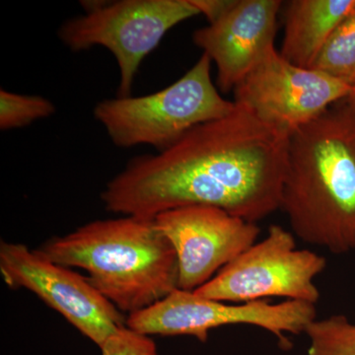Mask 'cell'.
<instances>
[{
	"instance_id": "1",
	"label": "cell",
	"mask_w": 355,
	"mask_h": 355,
	"mask_svg": "<svg viewBox=\"0 0 355 355\" xmlns=\"http://www.w3.org/2000/svg\"><path fill=\"white\" fill-rule=\"evenodd\" d=\"M235 103V102H234ZM288 137L236 104L157 154L132 159L102 191L112 214L154 219L178 207H218L247 221L279 209Z\"/></svg>"
},
{
	"instance_id": "2",
	"label": "cell",
	"mask_w": 355,
	"mask_h": 355,
	"mask_svg": "<svg viewBox=\"0 0 355 355\" xmlns=\"http://www.w3.org/2000/svg\"><path fill=\"white\" fill-rule=\"evenodd\" d=\"M279 209L307 244L355 251V114L343 102L289 137Z\"/></svg>"
},
{
	"instance_id": "3",
	"label": "cell",
	"mask_w": 355,
	"mask_h": 355,
	"mask_svg": "<svg viewBox=\"0 0 355 355\" xmlns=\"http://www.w3.org/2000/svg\"><path fill=\"white\" fill-rule=\"evenodd\" d=\"M35 251L58 265L85 270L91 284L128 316L179 289L176 252L154 219L91 221Z\"/></svg>"
},
{
	"instance_id": "4",
	"label": "cell",
	"mask_w": 355,
	"mask_h": 355,
	"mask_svg": "<svg viewBox=\"0 0 355 355\" xmlns=\"http://www.w3.org/2000/svg\"><path fill=\"white\" fill-rule=\"evenodd\" d=\"M211 64L202 53L179 80L158 92L103 100L95 107V119L116 146L165 150L193 128L235 108L234 101L224 99L212 81Z\"/></svg>"
},
{
	"instance_id": "5",
	"label": "cell",
	"mask_w": 355,
	"mask_h": 355,
	"mask_svg": "<svg viewBox=\"0 0 355 355\" xmlns=\"http://www.w3.org/2000/svg\"><path fill=\"white\" fill-rule=\"evenodd\" d=\"M85 14L65 21L58 38L72 51L108 49L120 70L119 97H128L144 58L175 26L200 12L190 0L86 2Z\"/></svg>"
},
{
	"instance_id": "6",
	"label": "cell",
	"mask_w": 355,
	"mask_h": 355,
	"mask_svg": "<svg viewBox=\"0 0 355 355\" xmlns=\"http://www.w3.org/2000/svg\"><path fill=\"white\" fill-rule=\"evenodd\" d=\"M327 261L309 250L297 249L295 237L282 226L270 225L268 235L200 286L196 294L212 300L248 303L268 297L316 304L315 279Z\"/></svg>"
},
{
	"instance_id": "7",
	"label": "cell",
	"mask_w": 355,
	"mask_h": 355,
	"mask_svg": "<svg viewBox=\"0 0 355 355\" xmlns=\"http://www.w3.org/2000/svg\"><path fill=\"white\" fill-rule=\"evenodd\" d=\"M315 304L286 300L229 303L177 289L139 312L128 315L125 326L146 336H191L205 343L209 331L231 324H249L272 334L284 349L291 347L287 335H300L317 319Z\"/></svg>"
},
{
	"instance_id": "8",
	"label": "cell",
	"mask_w": 355,
	"mask_h": 355,
	"mask_svg": "<svg viewBox=\"0 0 355 355\" xmlns=\"http://www.w3.org/2000/svg\"><path fill=\"white\" fill-rule=\"evenodd\" d=\"M352 89L323 72L291 64L275 48L233 92L236 104L289 139L299 128L343 101Z\"/></svg>"
},
{
	"instance_id": "9",
	"label": "cell",
	"mask_w": 355,
	"mask_h": 355,
	"mask_svg": "<svg viewBox=\"0 0 355 355\" xmlns=\"http://www.w3.org/2000/svg\"><path fill=\"white\" fill-rule=\"evenodd\" d=\"M0 273L7 286L33 292L83 336L101 347L127 317L87 277L44 258L23 243H0Z\"/></svg>"
},
{
	"instance_id": "10",
	"label": "cell",
	"mask_w": 355,
	"mask_h": 355,
	"mask_svg": "<svg viewBox=\"0 0 355 355\" xmlns=\"http://www.w3.org/2000/svg\"><path fill=\"white\" fill-rule=\"evenodd\" d=\"M171 242L179 265V289L205 286L257 242L261 229L254 222L218 207H178L154 218Z\"/></svg>"
},
{
	"instance_id": "11",
	"label": "cell",
	"mask_w": 355,
	"mask_h": 355,
	"mask_svg": "<svg viewBox=\"0 0 355 355\" xmlns=\"http://www.w3.org/2000/svg\"><path fill=\"white\" fill-rule=\"evenodd\" d=\"M280 0H237L221 19L196 30L193 43L217 69L219 90H234L275 49Z\"/></svg>"
},
{
	"instance_id": "12",
	"label": "cell",
	"mask_w": 355,
	"mask_h": 355,
	"mask_svg": "<svg viewBox=\"0 0 355 355\" xmlns=\"http://www.w3.org/2000/svg\"><path fill=\"white\" fill-rule=\"evenodd\" d=\"M354 9L355 0L287 2L280 55L296 67L311 69L331 34Z\"/></svg>"
},
{
	"instance_id": "13",
	"label": "cell",
	"mask_w": 355,
	"mask_h": 355,
	"mask_svg": "<svg viewBox=\"0 0 355 355\" xmlns=\"http://www.w3.org/2000/svg\"><path fill=\"white\" fill-rule=\"evenodd\" d=\"M311 69L355 86V9L331 34Z\"/></svg>"
},
{
	"instance_id": "14",
	"label": "cell",
	"mask_w": 355,
	"mask_h": 355,
	"mask_svg": "<svg viewBox=\"0 0 355 355\" xmlns=\"http://www.w3.org/2000/svg\"><path fill=\"white\" fill-rule=\"evenodd\" d=\"M304 334L307 355H355V323L345 315L315 319Z\"/></svg>"
},
{
	"instance_id": "15",
	"label": "cell",
	"mask_w": 355,
	"mask_h": 355,
	"mask_svg": "<svg viewBox=\"0 0 355 355\" xmlns=\"http://www.w3.org/2000/svg\"><path fill=\"white\" fill-rule=\"evenodd\" d=\"M55 113V106L41 96L21 95L0 91V128L13 130L30 125Z\"/></svg>"
},
{
	"instance_id": "16",
	"label": "cell",
	"mask_w": 355,
	"mask_h": 355,
	"mask_svg": "<svg viewBox=\"0 0 355 355\" xmlns=\"http://www.w3.org/2000/svg\"><path fill=\"white\" fill-rule=\"evenodd\" d=\"M102 355H158L157 347L149 336L121 327L101 347Z\"/></svg>"
},
{
	"instance_id": "17",
	"label": "cell",
	"mask_w": 355,
	"mask_h": 355,
	"mask_svg": "<svg viewBox=\"0 0 355 355\" xmlns=\"http://www.w3.org/2000/svg\"><path fill=\"white\" fill-rule=\"evenodd\" d=\"M200 14L207 17L209 24L221 19L235 6L237 0H190Z\"/></svg>"
},
{
	"instance_id": "18",
	"label": "cell",
	"mask_w": 355,
	"mask_h": 355,
	"mask_svg": "<svg viewBox=\"0 0 355 355\" xmlns=\"http://www.w3.org/2000/svg\"><path fill=\"white\" fill-rule=\"evenodd\" d=\"M342 102L355 114V86L352 87L349 95Z\"/></svg>"
}]
</instances>
